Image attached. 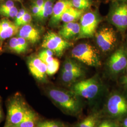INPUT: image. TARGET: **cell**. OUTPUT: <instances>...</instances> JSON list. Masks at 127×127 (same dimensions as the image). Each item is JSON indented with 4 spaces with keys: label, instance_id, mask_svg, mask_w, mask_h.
<instances>
[{
    "label": "cell",
    "instance_id": "83f0119b",
    "mask_svg": "<svg viewBox=\"0 0 127 127\" xmlns=\"http://www.w3.org/2000/svg\"><path fill=\"white\" fill-rule=\"evenodd\" d=\"M15 6L13 1L11 0H9L0 5V12L5 11Z\"/></svg>",
    "mask_w": 127,
    "mask_h": 127
},
{
    "label": "cell",
    "instance_id": "8d00e7d4",
    "mask_svg": "<svg viewBox=\"0 0 127 127\" xmlns=\"http://www.w3.org/2000/svg\"><path fill=\"white\" fill-rule=\"evenodd\" d=\"M123 125L124 127H127V118L124 120V123H123Z\"/></svg>",
    "mask_w": 127,
    "mask_h": 127
},
{
    "label": "cell",
    "instance_id": "cb8c5ba5",
    "mask_svg": "<svg viewBox=\"0 0 127 127\" xmlns=\"http://www.w3.org/2000/svg\"><path fill=\"white\" fill-rule=\"evenodd\" d=\"M81 68L78 64L71 60L66 61L64 64L62 71H71Z\"/></svg>",
    "mask_w": 127,
    "mask_h": 127
},
{
    "label": "cell",
    "instance_id": "30bf717a",
    "mask_svg": "<svg viewBox=\"0 0 127 127\" xmlns=\"http://www.w3.org/2000/svg\"><path fill=\"white\" fill-rule=\"evenodd\" d=\"M127 66V52L123 48L115 51L109 59L108 66L112 73H119Z\"/></svg>",
    "mask_w": 127,
    "mask_h": 127
},
{
    "label": "cell",
    "instance_id": "d6986e66",
    "mask_svg": "<svg viewBox=\"0 0 127 127\" xmlns=\"http://www.w3.org/2000/svg\"><path fill=\"white\" fill-rule=\"evenodd\" d=\"M53 6V0H45L44 5L37 18L41 21L46 20L50 16H51Z\"/></svg>",
    "mask_w": 127,
    "mask_h": 127
},
{
    "label": "cell",
    "instance_id": "d4e9b609",
    "mask_svg": "<svg viewBox=\"0 0 127 127\" xmlns=\"http://www.w3.org/2000/svg\"><path fill=\"white\" fill-rule=\"evenodd\" d=\"M96 119L95 116H89L80 124V127H95Z\"/></svg>",
    "mask_w": 127,
    "mask_h": 127
},
{
    "label": "cell",
    "instance_id": "ab89813d",
    "mask_svg": "<svg viewBox=\"0 0 127 127\" xmlns=\"http://www.w3.org/2000/svg\"></svg>",
    "mask_w": 127,
    "mask_h": 127
},
{
    "label": "cell",
    "instance_id": "44dd1931",
    "mask_svg": "<svg viewBox=\"0 0 127 127\" xmlns=\"http://www.w3.org/2000/svg\"><path fill=\"white\" fill-rule=\"evenodd\" d=\"M54 53L49 49H45V50H42L38 55V57L46 64L52 62L54 59L53 57Z\"/></svg>",
    "mask_w": 127,
    "mask_h": 127
},
{
    "label": "cell",
    "instance_id": "8fae6325",
    "mask_svg": "<svg viewBox=\"0 0 127 127\" xmlns=\"http://www.w3.org/2000/svg\"><path fill=\"white\" fill-rule=\"evenodd\" d=\"M28 67L32 75L37 80H44L47 74V65L38 57H32L28 61Z\"/></svg>",
    "mask_w": 127,
    "mask_h": 127
},
{
    "label": "cell",
    "instance_id": "52a82bcc",
    "mask_svg": "<svg viewBox=\"0 0 127 127\" xmlns=\"http://www.w3.org/2000/svg\"><path fill=\"white\" fill-rule=\"evenodd\" d=\"M109 21L120 31L127 29V1L115 5L109 16Z\"/></svg>",
    "mask_w": 127,
    "mask_h": 127
},
{
    "label": "cell",
    "instance_id": "8992f818",
    "mask_svg": "<svg viewBox=\"0 0 127 127\" xmlns=\"http://www.w3.org/2000/svg\"><path fill=\"white\" fill-rule=\"evenodd\" d=\"M99 21L98 18L95 13L89 12L83 14L80 18V31L77 40L93 36Z\"/></svg>",
    "mask_w": 127,
    "mask_h": 127
},
{
    "label": "cell",
    "instance_id": "7c38bea8",
    "mask_svg": "<svg viewBox=\"0 0 127 127\" xmlns=\"http://www.w3.org/2000/svg\"><path fill=\"white\" fill-rule=\"evenodd\" d=\"M71 7H73L71 0H58L54 4L53 12L50 21V26L51 27L58 26L63 14Z\"/></svg>",
    "mask_w": 127,
    "mask_h": 127
},
{
    "label": "cell",
    "instance_id": "6da1fadb",
    "mask_svg": "<svg viewBox=\"0 0 127 127\" xmlns=\"http://www.w3.org/2000/svg\"><path fill=\"white\" fill-rule=\"evenodd\" d=\"M28 107L20 94H16L9 100L7 106V115L5 127H10L20 123Z\"/></svg>",
    "mask_w": 127,
    "mask_h": 127
},
{
    "label": "cell",
    "instance_id": "9a60e30c",
    "mask_svg": "<svg viewBox=\"0 0 127 127\" xmlns=\"http://www.w3.org/2000/svg\"><path fill=\"white\" fill-rule=\"evenodd\" d=\"M80 31V25L77 22L64 23L59 30V34L64 39L68 40L79 35Z\"/></svg>",
    "mask_w": 127,
    "mask_h": 127
},
{
    "label": "cell",
    "instance_id": "9c48e42d",
    "mask_svg": "<svg viewBox=\"0 0 127 127\" xmlns=\"http://www.w3.org/2000/svg\"><path fill=\"white\" fill-rule=\"evenodd\" d=\"M107 110L114 116H122L127 114V100L122 95L115 94L109 98Z\"/></svg>",
    "mask_w": 127,
    "mask_h": 127
},
{
    "label": "cell",
    "instance_id": "836d02e7",
    "mask_svg": "<svg viewBox=\"0 0 127 127\" xmlns=\"http://www.w3.org/2000/svg\"><path fill=\"white\" fill-rule=\"evenodd\" d=\"M38 127H49L48 126L46 122H42V123H39L38 124Z\"/></svg>",
    "mask_w": 127,
    "mask_h": 127
},
{
    "label": "cell",
    "instance_id": "603a6c76",
    "mask_svg": "<svg viewBox=\"0 0 127 127\" xmlns=\"http://www.w3.org/2000/svg\"><path fill=\"white\" fill-rule=\"evenodd\" d=\"M71 1L73 7L77 9L84 10L91 6V2L89 0H72Z\"/></svg>",
    "mask_w": 127,
    "mask_h": 127
},
{
    "label": "cell",
    "instance_id": "5b68a950",
    "mask_svg": "<svg viewBox=\"0 0 127 127\" xmlns=\"http://www.w3.org/2000/svg\"><path fill=\"white\" fill-rule=\"evenodd\" d=\"M99 89V83L95 79L90 78L75 83L72 90L74 95L92 99L97 95Z\"/></svg>",
    "mask_w": 127,
    "mask_h": 127
},
{
    "label": "cell",
    "instance_id": "484cf974",
    "mask_svg": "<svg viewBox=\"0 0 127 127\" xmlns=\"http://www.w3.org/2000/svg\"><path fill=\"white\" fill-rule=\"evenodd\" d=\"M18 9L15 6L9 9L0 12V15L7 18H15L18 13Z\"/></svg>",
    "mask_w": 127,
    "mask_h": 127
},
{
    "label": "cell",
    "instance_id": "f35d334b",
    "mask_svg": "<svg viewBox=\"0 0 127 127\" xmlns=\"http://www.w3.org/2000/svg\"></svg>",
    "mask_w": 127,
    "mask_h": 127
},
{
    "label": "cell",
    "instance_id": "4316f807",
    "mask_svg": "<svg viewBox=\"0 0 127 127\" xmlns=\"http://www.w3.org/2000/svg\"><path fill=\"white\" fill-rule=\"evenodd\" d=\"M32 20V16L31 14L30 13L28 10H27L23 18L20 20L18 24V27H21L24 25L30 24Z\"/></svg>",
    "mask_w": 127,
    "mask_h": 127
},
{
    "label": "cell",
    "instance_id": "4dcf8cb0",
    "mask_svg": "<svg viewBox=\"0 0 127 127\" xmlns=\"http://www.w3.org/2000/svg\"><path fill=\"white\" fill-rule=\"evenodd\" d=\"M44 2L45 0H34L32 2L36 5L40 9L41 11V9L44 3Z\"/></svg>",
    "mask_w": 127,
    "mask_h": 127
},
{
    "label": "cell",
    "instance_id": "d6a6232c",
    "mask_svg": "<svg viewBox=\"0 0 127 127\" xmlns=\"http://www.w3.org/2000/svg\"><path fill=\"white\" fill-rule=\"evenodd\" d=\"M2 119V109L1 106V99L0 97V123Z\"/></svg>",
    "mask_w": 127,
    "mask_h": 127
},
{
    "label": "cell",
    "instance_id": "2e32d148",
    "mask_svg": "<svg viewBox=\"0 0 127 127\" xmlns=\"http://www.w3.org/2000/svg\"><path fill=\"white\" fill-rule=\"evenodd\" d=\"M28 46V41L21 37L11 38L9 42V49L17 54L26 52Z\"/></svg>",
    "mask_w": 127,
    "mask_h": 127
},
{
    "label": "cell",
    "instance_id": "5bb4252c",
    "mask_svg": "<svg viewBox=\"0 0 127 127\" xmlns=\"http://www.w3.org/2000/svg\"><path fill=\"white\" fill-rule=\"evenodd\" d=\"M18 35L32 43H36L40 39L39 31L30 24L21 26L19 29Z\"/></svg>",
    "mask_w": 127,
    "mask_h": 127
},
{
    "label": "cell",
    "instance_id": "7402d4cb",
    "mask_svg": "<svg viewBox=\"0 0 127 127\" xmlns=\"http://www.w3.org/2000/svg\"><path fill=\"white\" fill-rule=\"evenodd\" d=\"M47 65V74L50 76L54 75L59 70L60 62L59 59L54 58L53 61Z\"/></svg>",
    "mask_w": 127,
    "mask_h": 127
},
{
    "label": "cell",
    "instance_id": "e575fe53",
    "mask_svg": "<svg viewBox=\"0 0 127 127\" xmlns=\"http://www.w3.org/2000/svg\"><path fill=\"white\" fill-rule=\"evenodd\" d=\"M123 82H124V84L125 85V86H126L127 87V73H126V76H125V78H124V81H123Z\"/></svg>",
    "mask_w": 127,
    "mask_h": 127
},
{
    "label": "cell",
    "instance_id": "d590c367",
    "mask_svg": "<svg viewBox=\"0 0 127 127\" xmlns=\"http://www.w3.org/2000/svg\"><path fill=\"white\" fill-rule=\"evenodd\" d=\"M105 127H112V125L110 123L108 122H106Z\"/></svg>",
    "mask_w": 127,
    "mask_h": 127
},
{
    "label": "cell",
    "instance_id": "74e56055",
    "mask_svg": "<svg viewBox=\"0 0 127 127\" xmlns=\"http://www.w3.org/2000/svg\"><path fill=\"white\" fill-rule=\"evenodd\" d=\"M105 123H106V122H104L102 123L99 127H105Z\"/></svg>",
    "mask_w": 127,
    "mask_h": 127
},
{
    "label": "cell",
    "instance_id": "f1b7e54d",
    "mask_svg": "<svg viewBox=\"0 0 127 127\" xmlns=\"http://www.w3.org/2000/svg\"><path fill=\"white\" fill-rule=\"evenodd\" d=\"M27 10L25 8H22L18 11V13L17 14L15 19V23L18 27L19 23L20 22L22 18H23V16L24 15Z\"/></svg>",
    "mask_w": 127,
    "mask_h": 127
},
{
    "label": "cell",
    "instance_id": "ac0fdd59",
    "mask_svg": "<svg viewBox=\"0 0 127 127\" xmlns=\"http://www.w3.org/2000/svg\"><path fill=\"white\" fill-rule=\"evenodd\" d=\"M84 11L71 7L67 9L62 16L61 21L64 23L73 22L81 18Z\"/></svg>",
    "mask_w": 127,
    "mask_h": 127
},
{
    "label": "cell",
    "instance_id": "3957f363",
    "mask_svg": "<svg viewBox=\"0 0 127 127\" xmlns=\"http://www.w3.org/2000/svg\"><path fill=\"white\" fill-rule=\"evenodd\" d=\"M50 98L59 106L71 113H76L79 109V104L72 94L57 89H52L48 91Z\"/></svg>",
    "mask_w": 127,
    "mask_h": 127
},
{
    "label": "cell",
    "instance_id": "f546056e",
    "mask_svg": "<svg viewBox=\"0 0 127 127\" xmlns=\"http://www.w3.org/2000/svg\"><path fill=\"white\" fill-rule=\"evenodd\" d=\"M31 11L32 15L37 18L40 14L41 9L36 5L32 2V4L31 6Z\"/></svg>",
    "mask_w": 127,
    "mask_h": 127
},
{
    "label": "cell",
    "instance_id": "4fadbf2b",
    "mask_svg": "<svg viewBox=\"0 0 127 127\" xmlns=\"http://www.w3.org/2000/svg\"><path fill=\"white\" fill-rule=\"evenodd\" d=\"M19 27L9 19L4 18L0 20V40L3 41L18 33Z\"/></svg>",
    "mask_w": 127,
    "mask_h": 127
},
{
    "label": "cell",
    "instance_id": "7a4b0ae2",
    "mask_svg": "<svg viewBox=\"0 0 127 127\" xmlns=\"http://www.w3.org/2000/svg\"><path fill=\"white\" fill-rule=\"evenodd\" d=\"M72 56L74 59L91 66L101 65L99 54L93 46L88 43H81L73 48Z\"/></svg>",
    "mask_w": 127,
    "mask_h": 127
},
{
    "label": "cell",
    "instance_id": "ba28073f",
    "mask_svg": "<svg viewBox=\"0 0 127 127\" xmlns=\"http://www.w3.org/2000/svg\"><path fill=\"white\" fill-rule=\"evenodd\" d=\"M96 42L104 52H108L113 49L117 41L116 32L112 27H104L95 34Z\"/></svg>",
    "mask_w": 127,
    "mask_h": 127
},
{
    "label": "cell",
    "instance_id": "e0dca14e",
    "mask_svg": "<svg viewBox=\"0 0 127 127\" xmlns=\"http://www.w3.org/2000/svg\"><path fill=\"white\" fill-rule=\"evenodd\" d=\"M38 119L37 114L28 108L22 121L18 124L10 127H34Z\"/></svg>",
    "mask_w": 127,
    "mask_h": 127
},
{
    "label": "cell",
    "instance_id": "ffe728a7",
    "mask_svg": "<svg viewBox=\"0 0 127 127\" xmlns=\"http://www.w3.org/2000/svg\"><path fill=\"white\" fill-rule=\"evenodd\" d=\"M83 74L82 68L71 71H62L61 77L63 82L69 83L73 82L81 77Z\"/></svg>",
    "mask_w": 127,
    "mask_h": 127
},
{
    "label": "cell",
    "instance_id": "1f68e13d",
    "mask_svg": "<svg viewBox=\"0 0 127 127\" xmlns=\"http://www.w3.org/2000/svg\"><path fill=\"white\" fill-rule=\"evenodd\" d=\"M46 122L49 127H60L59 124L54 121H46Z\"/></svg>",
    "mask_w": 127,
    "mask_h": 127
},
{
    "label": "cell",
    "instance_id": "277c9868",
    "mask_svg": "<svg viewBox=\"0 0 127 127\" xmlns=\"http://www.w3.org/2000/svg\"><path fill=\"white\" fill-rule=\"evenodd\" d=\"M71 43L64 39L54 32H48L43 37L41 47L51 50L54 54L60 57L64 51L71 46Z\"/></svg>",
    "mask_w": 127,
    "mask_h": 127
}]
</instances>
